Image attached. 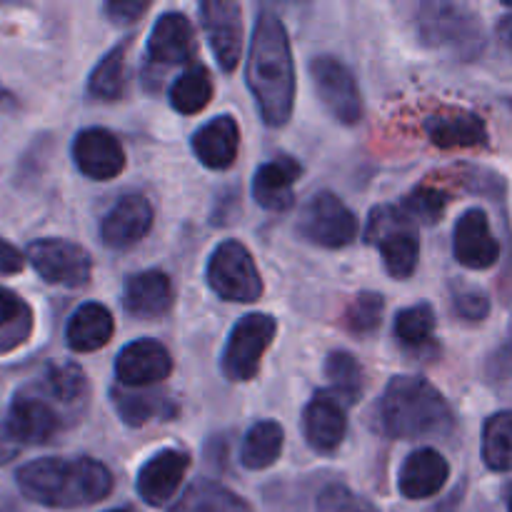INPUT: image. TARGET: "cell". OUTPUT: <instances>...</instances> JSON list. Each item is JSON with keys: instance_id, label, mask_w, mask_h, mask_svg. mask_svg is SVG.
<instances>
[{"instance_id": "obj_9", "label": "cell", "mask_w": 512, "mask_h": 512, "mask_svg": "<svg viewBox=\"0 0 512 512\" xmlns=\"http://www.w3.org/2000/svg\"><path fill=\"white\" fill-rule=\"evenodd\" d=\"M300 235L320 248H345L358 238V218L338 195L323 190L305 205L303 218H300Z\"/></svg>"}, {"instance_id": "obj_10", "label": "cell", "mask_w": 512, "mask_h": 512, "mask_svg": "<svg viewBox=\"0 0 512 512\" xmlns=\"http://www.w3.org/2000/svg\"><path fill=\"white\" fill-rule=\"evenodd\" d=\"M28 260L35 273L50 285L83 288L90 280V255L80 245L60 238H43L28 245Z\"/></svg>"}, {"instance_id": "obj_39", "label": "cell", "mask_w": 512, "mask_h": 512, "mask_svg": "<svg viewBox=\"0 0 512 512\" xmlns=\"http://www.w3.org/2000/svg\"><path fill=\"white\" fill-rule=\"evenodd\" d=\"M453 310L463 320H470V323H480V320L488 318L490 313V300L483 290H458L453 295Z\"/></svg>"}, {"instance_id": "obj_35", "label": "cell", "mask_w": 512, "mask_h": 512, "mask_svg": "<svg viewBox=\"0 0 512 512\" xmlns=\"http://www.w3.org/2000/svg\"><path fill=\"white\" fill-rule=\"evenodd\" d=\"M45 385H48L50 395L65 405L83 403L85 395H88V380L75 363L50 365L48 373H45Z\"/></svg>"}, {"instance_id": "obj_8", "label": "cell", "mask_w": 512, "mask_h": 512, "mask_svg": "<svg viewBox=\"0 0 512 512\" xmlns=\"http://www.w3.org/2000/svg\"><path fill=\"white\" fill-rule=\"evenodd\" d=\"M310 78L330 118L338 120L340 125H358L363 120V95L353 70L343 60L333 55H318L310 60Z\"/></svg>"}, {"instance_id": "obj_4", "label": "cell", "mask_w": 512, "mask_h": 512, "mask_svg": "<svg viewBox=\"0 0 512 512\" xmlns=\"http://www.w3.org/2000/svg\"><path fill=\"white\" fill-rule=\"evenodd\" d=\"M418 38L428 48L450 50L460 60H475L485 48L480 18L470 8L450 0H430L418 10Z\"/></svg>"}, {"instance_id": "obj_5", "label": "cell", "mask_w": 512, "mask_h": 512, "mask_svg": "<svg viewBox=\"0 0 512 512\" xmlns=\"http://www.w3.org/2000/svg\"><path fill=\"white\" fill-rule=\"evenodd\" d=\"M365 243L380 250L385 270L395 280H408L418 268V230H415L413 218L405 215V210L393 208V205L373 208L368 228H365Z\"/></svg>"}, {"instance_id": "obj_25", "label": "cell", "mask_w": 512, "mask_h": 512, "mask_svg": "<svg viewBox=\"0 0 512 512\" xmlns=\"http://www.w3.org/2000/svg\"><path fill=\"white\" fill-rule=\"evenodd\" d=\"M113 330V315L105 305L85 303L70 315L65 340H68V348L75 350V353H95V350L105 348L110 343Z\"/></svg>"}, {"instance_id": "obj_41", "label": "cell", "mask_w": 512, "mask_h": 512, "mask_svg": "<svg viewBox=\"0 0 512 512\" xmlns=\"http://www.w3.org/2000/svg\"><path fill=\"white\" fill-rule=\"evenodd\" d=\"M25 265L23 255L18 253V248L8 243V240L0 238V275H15L20 273Z\"/></svg>"}, {"instance_id": "obj_1", "label": "cell", "mask_w": 512, "mask_h": 512, "mask_svg": "<svg viewBox=\"0 0 512 512\" xmlns=\"http://www.w3.org/2000/svg\"><path fill=\"white\" fill-rule=\"evenodd\" d=\"M248 88L270 128H280L293 115L295 65L283 20L270 10H260L248 55Z\"/></svg>"}, {"instance_id": "obj_7", "label": "cell", "mask_w": 512, "mask_h": 512, "mask_svg": "<svg viewBox=\"0 0 512 512\" xmlns=\"http://www.w3.org/2000/svg\"><path fill=\"white\" fill-rule=\"evenodd\" d=\"M205 275L213 293L228 303H253L263 295V280L255 268L253 255L238 240H223L213 250Z\"/></svg>"}, {"instance_id": "obj_20", "label": "cell", "mask_w": 512, "mask_h": 512, "mask_svg": "<svg viewBox=\"0 0 512 512\" xmlns=\"http://www.w3.org/2000/svg\"><path fill=\"white\" fill-rule=\"evenodd\" d=\"M300 178L298 160L280 155V158L268 160L255 170L253 178V198L260 208L270 213H283L295 200V180Z\"/></svg>"}, {"instance_id": "obj_33", "label": "cell", "mask_w": 512, "mask_h": 512, "mask_svg": "<svg viewBox=\"0 0 512 512\" xmlns=\"http://www.w3.org/2000/svg\"><path fill=\"white\" fill-rule=\"evenodd\" d=\"M435 333V310L430 303L410 305V308L400 310L395 318V338L408 348H420V345L430 343Z\"/></svg>"}, {"instance_id": "obj_3", "label": "cell", "mask_w": 512, "mask_h": 512, "mask_svg": "<svg viewBox=\"0 0 512 512\" xmlns=\"http://www.w3.org/2000/svg\"><path fill=\"white\" fill-rule=\"evenodd\" d=\"M375 413L380 433L398 440L448 435L455 425L448 400L428 380L415 375L390 380Z\"/></svg>"}, {"instance_id": "obj_17", "label": "cell", "mask_w": 512, "mask_h": 512, "mask_svg": "<svg viewBox=\"0 0 512 512\" xmlns=\"http://www.w3.org/2000/svg\"><path fill=\"white\" fill-rule=\"evenodd\" d=\"M348 430L345 410L330 390H320L303 410L305 440L318 453H335Z\"/></svg>"}, {"instance_id": "obj_40", "label": "cell", "mask_w": 512, "mask_h": 512, "mask_svg": "<svg viewBox=\"0 0 512 512\" xmlns=\"http://www.w3.org/2000/svg\"><path fill=\"white\" fill-rule=\"evenodd\" d=\"M103 10L113 23H133L148 10V0H110Z\"/></svg>"}, {"instance_id": "obj_22", "label": "cell", "mask_w": 512, "mask_h": 512, "mask_svg": "<svg viewBox=\"0 0 512 512\" xmlns=\"http://www.w3.org/2000/svg\"><path fill=\"white\" fill-rule=\"evenodd\" d=\"M193 153L210 170H225L235 163L240 148V130L233 115H218L193 133Z\"/></svg>"}, {"instance_id": "obj_30", "label": "cell", "mask_w": 512, "mask_h": 512, "mask_svg": "<svg viewBox=\"0 0 512 512\" xmlns=\"http://www.w3.org/2000/svg\"><path fill=\"white\" fill-rule=\"evenodd\" d=\"M325 378L330 380V393L340 403H355L363 395L365 375L360 363L348 350H333L325 360Z\"/></svg>"}, {"instance_id": "obj_38", "label": "cell", "mask_w": 512, "mask_h": 512, "mask_svg": "<svg viewBox=\"0 0 512 512\" xmlns=\"http://www.w3.org/2000/svg\"><path fill=\"white\" fill-rule=\"evenodd\" d=\"M315 510L318 512H378L370 500L360 498L353 490L345 485H328L323 493L315 500Z\"/></svg>"}, {"instance_id": "obj_43", "label": "cell", "mask_w": 512, "mask_h": 512, "mask_svg": "<svg viewBox=\"0 0 512 512\" xmlns=\"http://www.w3.org/2000/svg\"><path fill=\"white\" fill-rule=\"evenodd\" d=\"M15 450H18V443H15V440L10 438L8 430H5V433L0 435V463H5L8 458H13Z\"/></svg>"}, {"instance_id": "obj_16", "label": "cell", "mask_w": 512, "mask_h": 512, "mask_svg": "<svg viewBox=\"0 0 512 512\" xmlns=\"http://www.w3.org/2000/svg\"><path fill=\"white\" fill-rule=\"evenodd\" d=\"M190 468V455L183 450H160L138 470L135 488L148 505H165L183 483Z\"/></svg>"}, {"instance_id": "obj_24", "label": "cell", "mask_w": 512, "mask_h": 512, "mask_svg": "<svg viewBox=\"0 0 512 512\" xmlns=\"http://www.w3.org/2000/svg\"><path fill=\"white\" fill-rule=\"evenodd\" d=\"M60 418L48 403L35 398H18L10 405L8 423L5 430L15 443H28V445H43L58 433Z\"/></svg>"}, {"instance_id": "obj_21", "label": "cell", "mask_w": 512, "mask_h": 512, "mask_svg": "<svg viewBox=\"0 0 512 512\" xmlns=\"http://www.w3.org/2000/svg\"><path fill=\"white\" fill-rule=\"evenodd\" d=\"M173 305V285L160 270H143L125 280L123 308L133 318H160Z\"/></svg>"}, {"instance_id": "obj_42", "label": "cell", "mask_w": 512, "mask_h": 512, "mask_svg": "<svg viewBox=\"0 0 512 512\" xmlns=\"http://www.w3.org/2000/svg\"><path fill=\"white\" fill-rule=\"evenodd\" d=\"M498 40L500 45L505 48V53L512 55V13L503 15L498 23Z\"/></svg>"}, {"instance_id": "obj_29", "label": "cell", "mask_w": 512, "mask_h": 512, "mask_svg": "<svg viewBox=\"0 0 512 512\" xmlns=\"http://www.w3.org/2000/svg\"><path fill=\"white\" fill-rule=\"evenodd\" d=\"M33 310L10 290L0 288V355L15 350L30 338Z\"/></svg>"}, {"instance_id": "obj_32", "label": "cell", "mask_w": 512, "mask_h": 512, "mask_svg": "<svg viewBox=\"0 0 512 512\" xmlns=\"http://www.w3.org/2000/svg\"><path fill=\"white\" fill-rule=\"evenodd\" d=\"M483 460L495 473H512V410L495 413L485 423Z\"/></svg>"}, {"instance_id": "obj_28", "label": "cell", "mask_w": 512, "mask_h": 512, "mask_svg": "<svg viewBox=\"0 0 512 512\" xmlns=\"http://www.w3.org/2000/svg\"><path fill=\"white\" fill-rule=\"evenodd\" d=\"M213 98V80L205 65H190L183 75H178L170 85V105L183 115L200 113Z\"/></svg>"}, {"instance_id": "obj_2", "label": "cell", "mask_w": 512, "mask_h": 512, "mask_svg": "<svg viewBox=\"0 0 512 512\" xmlns=\"http://www.w3.org/2000/svg\"><path fill=\"white\" fill-rule=\"evenodd\" d=\"M18 488L45 508H83L108 498L113 475L93 458H43L18 470Z\"/></svg>"}, {"instance_id": "obj_31", "label": "cell", "mask_w": 512, "mask_h": 512, "mask_svg": "<svg viewBox=\"0 0 512 512\" xmlns=\"http://www.w3.org/2000/svg\"><path fill=\"white\" fill-rule=\"evenodd\" d=\"M125 50L128 43L115 45L108 55H103L95 70L90 73L88 80V95L93 100H103V103H113V100L123 98L125 93Z\"/></svg>"}, {"instance_id": "obj_26", "label": "cell", "mask_w": 512, "mask_h": 512, "mask_svg": "<svg viewBox=\"0 0 512 512\" xmlns=\"http://www.w3.org/2000/svg\"><path fill=\"white\" fill-rule=\"evenodd\" d=\"M285 433L275 420H258L240 445V463L248 470H265L278 463Z\"/></svg>"}, {"instance_id": "obj_36", "label": "cell", "mask_w": 512, "mask_h": 512, "mask_svg": "<svg viewBox=\"0 0 512 512\" xmlns=\"http://www.w3.org/2000/svg\"><path fill=\"white\" fill-rule=\"evenodd\" d=\"M383 308H385L383 295L365 290V293H360L358 298L348 305L343 325L353 335L373 333V330L380 325V320H383Z\"/></svg>"}, {"instance_id": "obj_15", "label": "cell", "mask_w": 512, "mask_h": 512, "mask_svg": "<svg viewBox=\"0 0 512 512\" xmlns=\"http://www.w3.org/2000/svg\"><path fill=\"white\" fill-rule=\"evenodd\" d=\"M153 228V205L143 195H123L100 225V238L110 250H128L138 245Z\"/></svg>"}, {"instance_id": "obj_12", "label": "cell", "mask_w": 512, "mask_h": 512, "mask_svg": "<svg viewBox=\"0 0 512 512\" xmlns=\"http://www.w3.org/2000/svg\"><path fill=\"white\" fill-rule=\"evenodd\" d=\"M453 255L463 268L470 270H488L498 263L500 243L485 210L470 208L460 215L453 230Z\"/></svg>"}, {"instance_id": "obj_34", "label": "cell", "mask_w": 512, "mask_h": 512, "mask_svg": "<svg viewBox=\"0 0 512 512\" xmlns=\"http://www.w3.org/2000/svg\"><path fill=\"white\" fill-rule=\"evenodd\" d=\"M113 405L130 428L145 425L150 418H170L175 413V408L165 405L163 400L153 398V395L125 393V390H113Z\"/></svg>"}, {"instance_id": "obj_46", "label": "cell", "mask_w": 512, "mask_h": 512, "mask_svg": "<svg viewBox=\"0 0 512 512\" xmlns=\"http://www.w3.org/2000/svg\"><path fill=\"white\" fill-rule=\"evenodd\" d=\"M508 103H510V108H512V98H510V100H508Z\"/></svg>"}, {"instance_id": "obj_14", "label": "cell", "mask_w": 512, "mask_h": 512, "mask_svg": "<svg viewBox=\"0 0 512 512\" xmlns=\"http://www.w3.org/2000/svg\"><path fill=\"white\" fill-rule=\"evenodd\" d=\"M73 160L80 173L93 180H113L125 168L123 145L105 128L80 130L73 140Z\"/></svg>"}, {"instance_id": "obj_37", "label": "cell", "mask_w": 512, "mask_h": 512, "mask_svg": "<svg viewBox=\"0 0 512 512\" xmlns=\"http://www.w3.org/2000/svg\"><path fill=\"white\" fill-rule=\"evenodd\" d=\"M403 210L408 218L435 225L438 220H443L445 210H448V195L435 188H415L413 193L405 195Z\"/></svg>"}, {"instance_id": "obj_45", "label": "cell", "mask_w": 512, "mask_h": 512, "mask_svg": "<svg viewBox=\"0 0 512 512\" xmlns=\"http://www.w3.org/2000/svg\"><path fill=\"white\" fill-rule=\"evenodd\" d=\"M108 512H130V510H108Z\"/></svg>"}, {"instance_id": "obj_19", "label": "cell", "mask_w": 512, "mask_h": 512, "mask_svg": "<svg viewBox=\"0 0 512 512\" xmlns=\"http://www.w3.org/2000/svg\"><path fill=\"white\" fill-rule=\"evenodd\" d=\"M450 475V465L438 450L420 448L405 458L398 473V488L408 500L433 498L443 490Z\"/></svg>"}, {"instance_id": "obj_13", "label": "cell", "mask_w": 512, "mask_h": 512, "mask_svg": "<svg viewBox=\"0 0 512 512\" xmlns=\"http://www.w3.org/2000/svg\"><path fill=\"white\" fill-rule=\"evenodd\" d=\"M173 373V358L158 340L140 338L125 345L115 358V378L125 388H143Z\"/></svg>"}, {"instance_id": "obj_11", "label": "cell", "mask_w": 512, "mask_h": 512, "mask_svg": "<svg viewBox=\"0 0 512 512\" xmlns=\"http://www.w3.org/2000/svg\"><path fill=\"white\" fill-rule=\"evenodd\" d=\"M200 20L210 40L215 60L225 73L238 68L240 48H243V13L238 3L230 0H205L200 3Z\"/></svg>"}, {"instance_id": "obj_18", "label": "cell", "mask_w": 512, "mask_h": 512, "mask_svg": "<svg viewBox=\"0 0 512 512\" xmlns=\"http://www.w3.org/2000/svg\"><path fill=\"white\" fill-rule=\"evenodd\" d=\"M148 55L153 63L183 65L195 55V30L185 13H163L148 35Z\"/></svg>"}, {"instance_id": "obj_44", "label": "cell", "mask_w": 512, "mask_h": 512, "mask_svg": "<svg viewBox=\"0 0 512 512\" xmlns=\"http://www.w3.org/2000/svg\"><path fill=\"white\" fill-rule=\"evenodd\" d=\"M508 512H512V488H510V493H508Z\"/></svg>"}, {"instance_id": "obj_23", "label": "cell", "mask_w": 512, "mask_h": 512, "mask_svg": "<svg viewBox=\"0 0 512 512\" xmlns=\"http://www.w3.org/2000/svg\"><path fill=\"white\" fill-rule=\"evenodd\" d=\"M425 133L430 143L438 148H478L488 143V128L480 115L468 110H448V113H435L425 120Z\"/></svg>"}, {"instance_id": "obj_6", "label": "cell", "mask_w": 512, "mask_h": 512, "mask_svg": "<svg viewBox=\"0 0 512 512\" xmlns=\"http://www.w3.org/2000/svg\"><path fill=\"white\" fill-rule=\"evenodd\" d=\"M278 333V320L268 313H250L233 325L220 355V370L230 383H248L258 375L260 360Z\"/></svg>"}, {"instance_id": "obj_27", "label": "cell", "mask_w": 512, "mask_h": 512, "mask_svg": "<svg viewBox=\"0 0 512 512\" xmlns=\"http://www.w3.org/2000/svg\"><path fill=\"white\" fill-rule=\"evenodd\" d=\"M173 512H250V508L223 485L198 480L185 490Z\"/></svg>"}]
</instances>
